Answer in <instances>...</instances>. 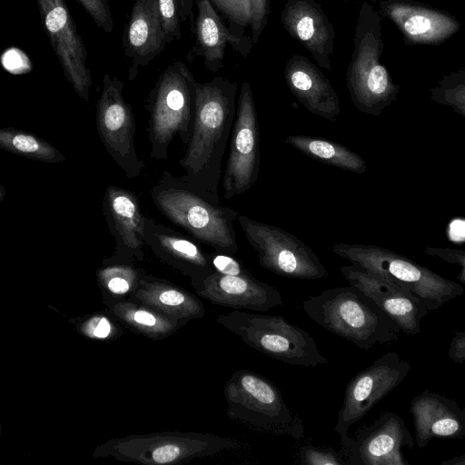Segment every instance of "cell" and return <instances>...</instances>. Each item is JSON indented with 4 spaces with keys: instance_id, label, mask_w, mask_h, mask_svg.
Listing matches in <instances>:
<instances>
[{
    "instance_id": "obj_1",
    "label": "cell",
    "mask_w": 465,
    "mask_h": 465,
    "mask_svg": "<svg viewBox=\"0 0 465 465\" xmlns=\"http://www.w3.org/2000/svg\"><path fill=\"white\" fill-rule=\"evenodd\" d=\"M237 84L223 77L196 83L193 129L179 161V179L204 198L220 203L223 158L237 106Z\"/></svg>"
},
{
    "instance_id": "obj_2",
    "label": "cell",
    "mask_w": 465,
    "mask_h": 465,
    "mask_svg": "<svg viewBox=\"0 0 465 465\" xmlns=\"http://www.w3.org/2000/svg\"><path fill=\"white\" fill-rule=\"evenodd\" d=\"M302 306L312 321L362 350L396 341L401 332L391 317L352 285L309 296Z\"/></svg>"
},
{
    "instance_id": "obj_3",
    "label": "cell",
    "mask_w": 465,
    "mask_h": 465,
    "mask_svg": "<svg viewBox=\"0 0 465 465\" xmlns=\"http://www.w3.org/2000/svg\"><path fill=\"white\" fill-rule=\"evenodd\" d=\"M150 194L162 214L196 242L218 252H237L233 223L238 213L234 209L204 198L168 171L159 177Z\"/></svg>"
},
{
    "instance_id": "obj_4",
    "label": "cell",
    "mask_w": 465,
    "mask_h": 465,
    "mask_svg": "<svg viewBox=\"0 0 465 465\" xmlns=\"http://www.w3.org/2000/svg\"><path fill=\"white\" fill-rule=\"evenodd\" d=\"M346 85L353 105L362 114L378 116L395 100L399 85L381 63L383 51L381 17L363 1L355 26Z\"/></svg>"
},
{
    "instance_id": "obj_5",
    "label": "cell",
    "mask_w": 465,
    "mask_h": 465,
    "mask_svg": "<svg viewBox=\"0 0 465 465\" xmlns=\"http://www.w3.org/2000/svg\"><path fill=\"white\" fill-rule=\"evenodd\" d=\"M331 252L369 272L401 286L430 312L460 296L464 288L411 258L374 244L334 243Z\"/></svg>"
},
{
    "instance_id": "obj_6",
    "label": "cell",
    "mask_w": 465,
    "mask_h": 465,
    "mask_svg": "<svg viewBox=\"0 0 465 465\" xmlns=\"http://www.w3.org/2000/svg\"><path fill=\"white\" fill-rule=\"evenodd\" d=\"M196 83L183 62L170 64L158 77L145 103L152 158L167 159L169 146L176 135L183 144L189 142L194 118Z\"/></svg>"
},
{
    "instance_id": "obj_7",
    "label": "cell",
    "mask_w": 465,
    "mask_h": 465,
    "mask_svg": "<svg viewBox=\"0 0 465 465\" xmlns=\"http://www.w3.org/2000/svg\"><path fill=\"white\" fill-rule=\"evenodd\" d=\"M230 419L254 430L295 440L304 437V424L279 388L251 370H237L224 386Z\"/></svg>"
},
{
    "instance_id": "obj_8",
    "label": "cell",
    "mask_w": 465,
    "mask_h": 465,
    "mask_svg": "<svg viewBox=\"0 0 465 465\" xmlns=\"http://www.w3.org/2000/svg\"><path fill=\"white\" fill-rule=\"evenodd\" d=\"M241 446L236 440L212 433L163 431L116 437L99 448V455L143 465H175Z\"/></svg>"
},
{
    "instance_id": "obj_9",
    "label": "cell",
    "mask_w": 465,
    "mask_h": 465,
    "mask_svg": "<svg viewBox=\"0 0 465 465\" xmlns=\"http://www.w3.org/2000/svg\"><path fill=\"white\" fill-rule=\"evenodd\" d=\"M216 322L248 346L284 363L301 367L328 363L314 339L282 316L234 310L219 314Z\"/></svg>"
},
{
    "instance_id": "obj_10",
    "label": "cell",
    "mask_w": 465,
    "mask_h": 465,
    "mask_svg": "<svg viewBox=\"0 0 465 465\" xmlns=\"http://www.w3.org/2000/svg\"><path fill=\"white\" fill-rule=\"evenodd\" d=\"M259 263L276 275L300 280H317L328 271L304 242L285 230L238 213L236 218Z\"/></svg>"
},
{
    "instance_id": "obj_11",
    "label": "cell",
    "mask_w": 465,
    "mask_h": 465,
    "mask_svg": "<svg viewBox=\"0 0 465 465\" xmlns=\"http://www.w3.org/2000/svg\"><path fill=\"white\" fill-rule=\"evenodd\" d=\"M124 83L104 74L96 103V126L106 152L129 179L139 177L144 168L135 148V117L123 95Z\"/></svg>"
},
{
    "instance_id": "obj_12",
    "label": "cell",
    "mask_w": 465,
    "mask_h": 465,
    "mask_svg": "<svg viewBox=\"0 0 465 465\" xmlns=\"http://www.w3.org/2000/svg\"><path fill=\"white\" fill-rule=\"evenodd\" d=\"M230 137L229 155L222 175L223 198L225 200L250 190L260 173L258 114L252 87L247 81L241 85Z\"/></svg>"
},
{
    "instance_id": "obj_13",
    "label": "cell",
    "mask_w": 465,
    "mask_h": 465,
    "mask_svg": "<svg viewBox=\"0 0 465 465\" xmlns=\"http://www.w3.org/2000/svg\"><path fill=\"white\" fill-rule=\"evenodd\" d=\"M411 364L395 351L382 354L347 383L334 430L340 438L360 421L372 407L398 387L411 371Z\"/></svg>"
},
{
    "instance_id": "obj_14",
    "label": "cell",
    "mask_w": 465,
    "mask_h": 465,
    "mask_svg": "<svg viewBox=\"0 0 465 465\" xmlns=\"http://www.w3.org/2000/svg\"><path fill=\"white\" fill-rule=\"evenodd\" d=\"M347 465H410L402 449L412 450L415 440L403 419L395 412H382L372 423L341 439Z\"/></svg>"
},
{
    "instance_id": "obj_15",
    "label": "cell",
    "mask_w": 465,
    "mask_h": 465,
    "mask_svg": "<svg viewBox=\"0 0 465 465\" xmlns=\"http://www.w3.org/2000/svg\"><path fill=\"white\" fill-rule=\"evenodd\" d=\"M37 4L43 25L66 80L82 99L88 101L92 78L86 64L87 52L65 1L37 0Z\"/></svg>"
},
{
    "instance_id": "obj_16",
    "label": "cell",
    "mask_w": 465,
    "mask_h": 465,
    "mask_svg": "<svg viewBox=\"0 0 465 465\" xmlns=\"http://www.w3.org/2000/svg\"><path fill=\"white\" fill-rule=\"evenodd\" d=\"M102 211L110 234L115 241L114 252L104 262L135 263L144 258L145 215L136 194L109 185L102 200Z\"/></svg>"
},
{
    "instance_id": "obj_17",
    "label": "cell",
    "mask_w": 465,
    "mask_h": 465,
    "mask_svg": "<svg viewBox=\"0 0 465 465\" xmlns=\"http://www.w3.org/2000/svg\"><path fill=\"white\" fill-rule=\"evenodd\" d=\"M341 272L350 285L372 300L407 335L420 332V322L429 310L401 286L356 265H343Z\"/></svg>"
},
{
    "instance_id": "obj_18",
    "label": "cell",
    "mask_w": 465,
    "mask_h": 465,
    "mask_svg": "<svg viewBox=\"0 0 465 465\" xmlns=\"http://www.w3.org/2000/svg\"><path fill=\"white\" fill-rule=\"evenodd\" d=\"M196 293L214 305L267 312L282 305L280 292L255 278L251 272L243 275H225L213 272L191 282Z\"/></svg>"
},
{
    "instance_id": "obj_19",
    "label": "cell",
    "mask_w": 465,
    "mask_h": 465,
    "mask_svg": "<svg viewBox=\"0 0 465 465\" xmlns=\"http://www.w3.org/2000/svg\"><path fill=\"white\" fill-rule=\"evenodd\" d=\"M289 35L301 43L322 68L331 69L334 28L315 0H288L281 13Z\"/></svg>"
},
{
    "instance_id": "obj_20",
    "label": "cell",
    "mask_w": 465,
    "mask_h": 465,
    "mask_svg": "<svg viewBox=\"0 0 465 465\" xmlns=\"http://www.w3.org/2000/svg\"><path fill=\"white\" fill-rule=\"evenodd\" d=\"M144 232L145 245L152 252L163 262L189 277L191 282L213 272L210 254L191 236L147 216Z\"/></svg>"
},
{
    "instance_id": "obj_21",
    "label": "cell",
    "mask_w": 465,
    "mask_h": 465,
    "mask_svg": "<svg viewBox=\"0 0 465 465\" xmlns=\"http://www.w3.org/2000/svg\"><path fill=\"white\" fill-rule=\"evenodd\" d=\"M380 7L410 45H438L460 28L451 15L403 0H382Z\"/></svg>"
},
{
    "instance_id": "obj_22",
    "label": "cell",
    "mask_w": 465,
    "mask_h": 465,
    "mask_svg": "<svg viewBox=\"0 0 465 465\" xmlns=\"http://www.w3.org/2000/svg\"><path fill=\"white\" fill-rule=\"evenodd\" d=\"M415 444L425 448L432 439H463L465 411L458 403L429 390L414 396L410 404Z\"/></svg>"
},
{
    "instance_id": "obj_23",
    "label": "cell",
    "mask_w": 465,
    "mask_h": 465,
    "mask_svg": "<svg viewBox=\"0 0 465 465\" xmlns=\"http://www.w3.org/2000/svg\"><path fill=\"white\" fill-rule=\"evenodd\" d=\"M158 0H134L124 33V47L129 60L128 79L147 65L166 45Z\"/></svg>"
},
{
    "instance_id": "obj_24",
    "label": "cell",
    "mask_w": 465,
    "mask_h": 465,
    "mask_svg": "<svg viewBox=\"0 0 465 465\" xmlns=\"http://www.w3.org/2000/svg\"><path fill=\"white\" fill-rule=\"evenodd\" d=\"M284 78L290 92L309 113L337 122L341 113L339 96L328 78L307 57H290Z\"/></svg>"
},
{
    "instance_id": "obj_25",
    "label": "cell",
    "mask_w": 465,
    "mask_h": 465,
    "mask_svg": "<svg viewBox=\"0 0 465 465\" xmlns=\"http://www.w3.org/2000/svg\"><path fill=\"white\" fill-rule=\"evenodd\" d=\"M131 299L177 320L189 322L205 314L203 303L183 288L145 272Z\"/></svg>"
},
{
    "instance_id": "obj_26",
    "label": "cell",
    "mask_w": 465,
    "mask_h": 465,
    "mask_svg": "<svg viewBox=\"0 0 465 465\" xmlns=\"http://www.w3.org/2000/svg\"><path fill=\"white\" fill-rule=\"evenodd\" d=\"M196 45L194 52L203 58L204 65L212 72L223 66L225 46L230 43L240 49L242 39L225 26L209 0H200L195 23Z\"/></svg>"
},
{
    "instance_id": "obj_27",
    "label": "cell",
    "mask_w": 465,
    "mask_h": 465,
    "mask_svg": "<svg viewBox=\"0 0 465 465\" xmlns=\"http://www.w3.org/2000/svg\"><path fill=\"white\" fill-rule=\"evenodd\" d=\"M112 314L131 331L152 340H163L186 324L131 298L108 299Z\"/></svg>"
},
{
    "instance_id": "obj_28",
    "label": "cell",
    "mask_w": 465,
    "mask_h": 465,
    "mask_svg": "<svg viewBox=\"0 0 465 465\" xmlns=\"http://www.w3.org/2000/svg\"><path fill=\"white\" fill-rule=\"evenodd\" d=\"M284 143L312 159L341 170L361 174L367 168L365 160L360 154L335 141L306 134H292Z\"/></svg>"
},
{
    "instance_id": "obj_29",
    "label": "cell",
    "mask_w": 465,
    "mask_h": 465,
    "mask_svg": "<svg viewBox=\"0 0 465 465\" xmlns=\"http://www.w3.org/2000/svg\"><path fill=\"white\" fill-rule=\"evenodd\" d=\"M0 149L47 163H58L65 160V156L46 141L11 127H0Z\"/></svg>"
},
{
    "instance_id": "obj_30",
    "label": "cell",
    "mask_w": 465,
    "mask_h": 465,
    "mask_svg": "<svg viewBox=\"0 0 465 465\" xmlns=\"http://www.w3.org/2000/svg\"><path fill=\"white\" fill-rule=\"evenodd\" d=\"M143 272L135 263L104 262L97 276L100 284L110 295L108 299H126L138 287Z\"/></svg>"
},
{
    "instance_id": "obj_31",
    "label": "cell",
    "mask_w": 465,
    "mask_h": 465,
    "mask_svg": "<svg viewBox=\"0 0 465 465\" xmlns=\"http://www.w3.org/2000/svg\"><path fill=\"white\" fill-rule=\"evenodd\" d=\"M430 98L436 103L450 106L465 116V75L463 71L445 76L439 85L430 90Z\"/></svg>"
},
{
    "instance_id": "obj_32",
    "label": "cell",
    "mask_w": 465,
    "mask_h": 465,
    "mask_svg": "<svg viewBox=\"0 0 465 465\" xmlns=\"http://www.w3.org/2000/svg\"><path fill=\"white\" fill-rule=\"evenodd\" d=\"M231 23V32L241 38L244 29L250 25L249 0H209Z\"/></svg>"
},
{
    "instance_id": "obj_33",
    "label": "cell",
    "mask_w": 465,
    "mask_h": 465,
    "mask_svg": "<svg viewBox=\"0 0 465 465\" xmlns=\"http://www.w3.org/2000/svg\"><path fill=\"white\" fill-rule=\"evenodd\" d=\"M300 462L304 465H347L341 452L331 447L304 443L299 449Z\"/></svg>"
},
{
    "instance_id": "obj_34",
    "label": "cell",
    "mask_w": 465,
    "mask_h": 465,
    "mask_svg": "<svg viewBox=\"0 0 465 465\" xmlns=\"http://www.w3.org/2000/svg\"><path fill=\"white\" fill-rule=\"evenodd\" d=\"M84 329L88 336L102 341L118 340L124 334L117 318L114 321L105 315L91 318L85 322Z\"/></svg>"
},
{
    "instance_id": "obj_35",
    "label": "cell",
    "mask_w": 465,
    "mask_h": 465,
    "mask_svg": "<svg viewBox=\"0 0 465 465\" xmlns=\"http://www.w3.org/2000/svg\"><path fill=\"white\" fill-rule=\"evenodd\" d=\"M162 25L166 44H171L181 35V20L178 0H158Z\"/></svg>"
},
{
    "instance_id": "obj_36",
    "label": "cell",
    "mask_w": 465,
    "mask_h": 465,
    "mask_svg": "<svg viewBox=\"0 0 465 465\" xmlns=\"http://www.w3.org/2000/svg\"><path fill=\"white\" fill-rule=\"evenodd\" d=\"M94 22L104 31L110 33L114 29V22L106 0H77Z\"/></svg>"
},
{
    "instance_id": "obj_37",
    "label": "cell",
    "mask_w": 465,
    "mask_h": 465,
    "mask_svg": "<svg viewBox=\"0 0 465 465\" xmlns=\"http://www.w3.org/2000/svg\"><path fill=\"white\" fill-rule=\"evenodd\" d=\"M250 3V27L252 32V43L257 44L264 26L266 25L270 13L269 0H249Z\"/></svg>"
},
{
    "instance_id": "obj_38",
    "label": "cell",
    "mask_w": 465,
    "mask_h": 465,
    "mask_svg": "<svg viewBox=\"0 0 465 465\" xmlns=\"http://www.w3.org/2000/svg\"><path fill=\"white\" fill-rule=\"evenodd\" d=\"M210 254V261L214 272L225 275H243L250 272L237 259L231 254L215 252Z\"/></svg>"
},
{
    "instance_id": "obj_39",
    "label": "cell",
    "mask_w": 465,
    "mask_h": 465,
    "mask_svg": "<svg viewBox=\"0 0 465 465\" xmlns=\"http://www.w3.org/2000/svg\"><path fill=\"white\" fill-rule=\"evenodd\" d=\"M423 253L440 258L449 263L456 264L460 267V272L458 279L461 283H465V252L459 249L440 248V247H426Z\"/></svg>"
},
{
    "instance_id": "obj_40",
    "label": "cell",
    "mask_w": 465,
    "mask_h": 465,
    "mask_svg": "<svg viewBox=\"0 0 465 465\" xmlns=\"http://www.w3.org/2000/svg\"><path fill=\"white\" fill-rule=\"evenodd\" d=\"M448 356L455 363L463 364L465 362V331L455 332L450 343Z\"/></svg>"
},
{
    "instance_id": "obj_41",
    "label": "cell",
    "mask_w": 465,
    "mask_h": 465,
    "mask_svg": "<svg viewBox=\"0 0 465 465\" xmlns=\"http://www.w3.org/2000/svg\"><path fill=\"white\" fill-rule=\"evenodd\" d=\"M442 465H465V454L454 457L441 462Z\"/></svg>"
},
{
    "instance_id": "obj_42",
    "label": "cell",
    "mask_w": 465,
    "mask_h": 465,
    "mask_svg": "<svg viewBox=\"0 0 465 465\" xmlns=\"http://www.w3.org/2000/svg\"><path fill=\"white\" fill-rule=\"evenodd\" d=\"M5 195V189L0 185V203L3 201Z\"/></svg>"
}]
</instances>
